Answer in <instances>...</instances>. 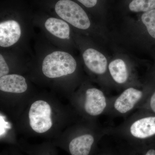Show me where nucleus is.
<instances>
[{
	"instance_id": "obj_1",
	"label": "nucleus",
	"mask_w": 155,
	"mask_h": 155,
	"mask_svg": "<svg viewBox=\"0 0 155 155\" xmlns=\"http://www.w3.org/2000/svg\"><path fill=\"white\" fill-rule=\"evenodd\" d=\"M107 135L125 140L129 146L155 142V114L137 110L116 127H105Z\"/></svg>"
},
{
	"instance_id": "obj_2",
	"label": "nucleus",
	"mask_w": 155,
	"mask_h": 155,
	"mask_svg": "<svg viewBox=\"0 0 155 155\" xmlns=\"http://www.w3.org/2000/svg\"><path fill=\"white\" fill-rule=\"evenodd\" d=\"M155 87V85L149 83L127 87L118 95L110 97L106 114L114 117H125L138 110Z\"/></svg>"
},
{
	"instance_id": "obj_3",
	"label": "nucleus",
	"mask_w": 155,
	"mask_h": 155,
	"mask_svg": "<svg viewBox=\"0 0 155 155\" xmlns=\"http://www.w3.org/2000/svg\"><path fill=\"white\" fill-rule=\"evenodd\" d=\"M106 135L105 128L98 127L91 122L79 126L68 138L55 144L66 150L70 155H92L100 140Z\"/></svg>"
},
{
	"instance_id": "obj_4",
	"label": "nucleus",
	"mask_w": 155,
	"mask_h": 155,
	"mask_svg": "<svg viewBox=\"0 0 155 155\" xmlns=\"http://www.w3.org/2000/svg\"><path fill=\"white\" fill-rule=\"evenodd\" d=\"M110 97L102 90L93 86L84 88L75 97L78 110L86 119H93L106 114Z\"/></svg>"
},
{
	"instance_id": "obj_5",
	"label": "nucleus",
	"mask_w": 155,
	"mask_h": 155,
	"mask_svg": "<svg viewBox=\"0 0 155 155\" xmlns=\"http://www.w3.org/2000/svg\"><path fill=\"white\" fill-rule=\"evenodd\" d=\"M77 66V62L71 54L57 51L45 58L42 70L47 77L55 78L73 74L76 71Z\"/></svg>"
},
{
	"instance_id": "obj_6",
	"label": "nucleus",
	"mask_w": 155,
	"mask_h": 155,
	"mask_svg": "<svg viewBox=\"0 0 155 155\" xmlns=\"http://www.w3.org/2000/svg\"><path fill=\"white\" fill-rule=\"evenodd\" d=\"M53 114L52 107L47 101L43 99L35 101L28 112L31 128L37 134L47 133L54 125Z\"/></svg>"
},
{
	"instance_id": "obj_7",
	"label": "nucleus",
	"mask_w": 155,
	"mask_h": 155,
	"mask_svg": "<svg viewBox=\"0 0 155 155\" xmlns=\"http://www.w3.org/2000/svg\"><path fill=\"white\" fill-rule=\"evenodd\" d=\"M55 9L59 17L74 27L82 30L90 27V20L86 12L75 2L60 0L56 3Z\"/></svg>"
},
{
	"instance_id": "obj_8",
	"label": "nucleus",
	"mask_w": 155,
	"mask_h": 155,
	"mask_svg": "<svg viewBox=\"0 0 155 155\" xmlns=\"http://www.w3.org/2000/svg\"><path fill=\"white\" fill-rule=\"evenodd\" d=\"M108 73L111 84L124 89L127 87L140 84L135 79L131 67L121 58L114 59L108 64Z\"/></svg>"
},
{
	"instance_id": "obj_9",
	"label": "nucleus",
	"mask_w": 155,
	"mask_h": 155,
	"mask_svg": "<svg viewBox=\"0 0 155 155\" xmlns=\"http://www.w3.org/2000/svg\"><path fill=\"white\" fill-rule=\"evenodd\" d=\"M84 62L87 68L93 74L99 76L105 86L111 84L108 73L107 59L104 54L94 48L87 49L83 54Z\"/></svg>"
},
{
	"instance_id": "obj_10",
	"label": "nucleus",
	"mask_w": 155,
	"mask_h": 155,
	"mask_svg": "<svg viewBox=\"0 0 155 155\" xmlns=\"http://www.w3.org/2000/svg\"><path fill=\"white\" fill-rule=\"evenodd\" d=\"M21 35V28L17 21L9 20L0 23V46L2 47H9L15 44Z\"/></svg>"
},
{
	"instance_id": "obj_11",
	"label": "nucleus",
	"mask_w": 155,
	"mask_h": 155,
	"mask_svg": "<svg viewBox=\"0 0 155 155\" xmlns=\"http://www.w3.org/2000/svg\"><path fill=\"white\" fill-rule=\"evenodd\" d=\"M28 88L25 78L17 74H8L0 78V90L9 93L22 94Z\"/></svg>"
},
{
	"instance_id": "obj_12",
	"label": "nucleus",
	"mask_w": 155,
	"mask_h": 155,
	"mask_svg": "<svg viewBox=\"0 0 155 155\" xmlns=\"http://www.w3.org/2000/svg\"><path fill=\"white\" fill-rule=\"evenodd\" d=\"M47 30L53 35L61 39H69L70 27L65 21L55 18H50L45 22Z\"/></svg>"
},
{
	"instance_id": "obj_13",
	"label": "nucleus",
	"mask_w": 155,
	"mask_h": 155,
	"mask_svg": "<svg viewBox=\"0 0 155 155\" xmlns=\"http://www.w3.org/2000/svg\"><path fill=\"white\" fill-rule=\"evenodd\" d=\"M128 8L131 12L145 13L155 9V0H132Z\"/></svg>"
},
{
	"instance_id": "obj_14",
	"label": "nucleus",
	"mask_w": 155,
	"mask_h": 155,
	"mask_svg": "<svg viewBox=\"0 0 155 155\" xmlns=\"http://www.w3.org/2000/svg\"><path fill=\"white\" fill-rule=\"evenodd\" d=\"M123 154L124 155H155V142L137 146H129L128 150H125Z\"/></svg>"
},
{
	"instance_id": "obj_15",
	"label": "nucleus",
	"mask_w": 155,
	"mask_h": 155,
	"mask_svg": "<svg viewBox=\"0 0 155 155\" xmlns=\"http://www.w3.org/2000/svg\"><path fill=\"white\" fill-rule=\"evenodd\" d=\"M141 20L149 35L155 39V9L143 13Z\"/></svg>"
},
{
	"instance_id": "obj_16",
	"label": "nucleus",
	"mask_w": 155,
	"mask_h": 155,
	"mask_svg": "<svg viewBox=\"0 0 155 155\" xmlns=\"http://www.w3.org/2000/svg\"><path fill=\"white\" fill-rule=\"evenodd\" d=\"M27 152L29 155H56L54 149L50 144L31 148L27 150Z\"/></svg>"
},
{
	"instance_id": "obj_17",
	"label": "nucleus",
	"mask_w": 155,
	"mask_h": 155,
	"mask_svg": "<svg viewBox=\"0 0 155 155\" xmlns=\"http://www.w3.org/2000/svg\"><path fill=\"white\" fill-rule=\"evenodd\" d=\"M137 110L155 114V87L146 101Z\"/></svg>"
},
{
	"instance_id": "obj_18",
	"label": "nucleus",
	"mask_w": 155,
	"mask_h": 155,
	"mask_svg": "<svg viewBox=\"0 0 155 155\" xmlns=\"http://www.w3.org/2000/svg\"><path fill=\"white\" fill-rule=\"evenodd\" d=\"M8 66L2 54L0 55V77L8 75Z\"/></svg>"
},
{
	"instance_id": "obj_19",
	"label": "nucleus",
	"mask_w": 155,
	"mask_h": 155,
	"mask_svg": "<svg viewBox=\"0 0 155 155\" xmlns=\"http://www.w3.org/2000/svg\"><path fill=\"white\" fill-rule=\"evenodd\" d=\"M87 8H91L97 5V0H77Z\"/></svg>"
},
{
	"instance_id": "obj_20",
	"label": "nucleus",
	"mask_w": 155,
	"mask_h": 155,
	"mask_svg": "<svg viewBox=\"0 0 155 155\" xmlns=\"http://www.w3.org/2000/svg\"><path fill=\"white\" fill-rule=\"evenodd\" d=\"M96 155H124V154L123 153H115V152L112 151L111 150L106 149L101 151Z\"/></svg>"
},
{
	"instance_id": "obj_21",
	"label": "nucleus",
	"mask_w": 155,
	"mask_h": 155,
	"mask_svg": "<svg viewBox=\"0 0 155 155\" xmlns=\"http://www.w3.org/2000/svg\"><path fill=\"white\" fill-rule=\"evenodd\" d=\"M11 155H21L19 154V153L17 152L14 151V152L11 153Z\"/></svg>"
}]
</instances>
